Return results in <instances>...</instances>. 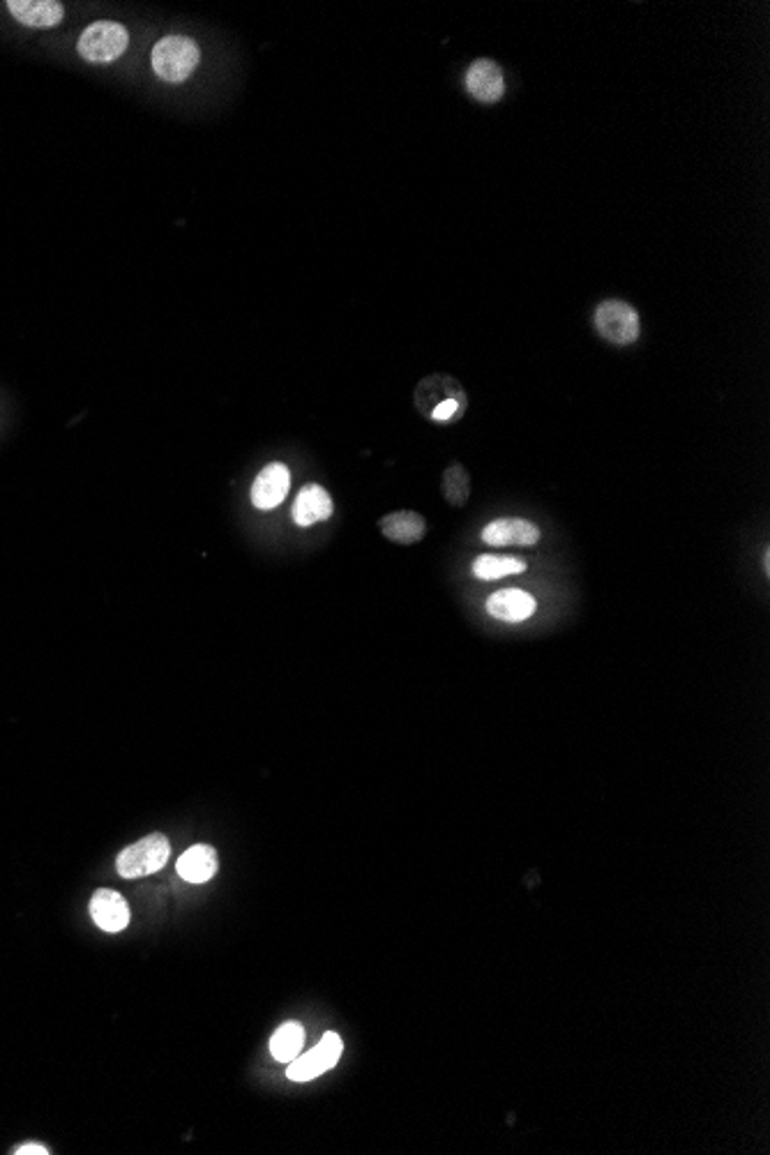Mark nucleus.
I'll return each mask as SVG.
<instances>
[{"instance_id": "obj_18", "label": "nucleus", "mask_w": 770, "mask_h": 1155, "mask_svg": "<svg viewBox=\"0 0 770 1155\" xmlns=\"http://www.w3.org/2000/svg\"><path fill=\"white\" fill-rule=\"evenodd\" d=\"M342 1049H344V1045H342V1040H339L337 1033L330 1031V1033H326V1036H323L321 1043L314 1047V1052H316V1056H319L323 1070H330V1068L337 1066L339 1056H342Z\"/></svg>"}, {"instance_id": "obj_9", "label": "nucleus", "mask_w": 770, "mask_h": 1155, "mask_svg": "<svg viewBox=\"0 0 770 1155\" xmlns=\"http://www.w3.org/2000/svg\"><path fill=\"white\" fill-rule=\"evenodd\" d=\"M538 609V602L531 593L522 591V588H503V591L494 593L487 600L489 616L503 623H522L528 621Z\"/></svg>"}, {"instance_id": "obj_6", "label": "nucleus", "mask_w": 770, "mask_h": 1155, "mask_svg": "<svg viewBox=\"0 0 770 1155\" xmlns=\"http://www.w3.org/2000/svg\"><path fill=\"white\" fill-rule=\"evenodd\" d=\"M291 487V473L284 464H268L256 475L252 485V503L256 510H275L284 503Z\"/></svg>"}, {"instance_id": "obj_12", "label": "nucleus", "mask_w": 770, "mask_h": 1155, "mask_svg": "<svg viewBox=\"0 0 770 1155\" xmlns=\"http://www.w3.org/2000/svg\"><path fill=\"white\" fill-rule=\"evenodd\" d=\"M379 526L385 538L390 542H397V545H415V542H420L427 533L425 519H422L418 512L411 510H399L392 512V515H385Z\"/></svg>"}, {"instance_id": "obj_10", "label": "nucleus", "mask_w": 770, "mask_h": 1155, "mask_svg": "<svg viewBox=\"0 0 770 1155\" xmlns=\"http://www.w3.org/2000/svg\"><path fill=\"white\" fill-rule=\"evenodd\" d=\"M7 10L26 28H54L65 17L63 5L56 0H10Z\"/></svg>"}, {"instance_id": "obj_16", "label": "nucleus", "mask_w": 770, "mask_h": 1155, "mask_svg": "<svg viewBox=\"0 0 770 1155\" xmlns=\"http://www.w3.org/2000/svg\"><path fill=\"white\" fill-rule=\"evenodd\" d=\"M441 492L445 496V501L450 505H455V508H464L468 503V496H471V478H468V471L464 464H450L445 468L443 473V480H441Z\"/></svg>"}, {"instance_id": "obj_15", "label": "nucleus", "mask_w": 770, "mask_h": 1155, "mask_svg": "<svg viewBox=\"0 0 770 1155\" xmlns=\"http://www.w3.org/2000/svg\"><path fill=\"white\" fill-rule=\"evenodd\" d=\"M303 1043H305L303 1026L296 1022H286L284 1026H279L273 1040H270V1052H273L277 1061L289 1063L300 1054Z\"/></svg>"}, {"instance_id": "obj_4", "label": "nucleus", "mask_w": 770, "mask_h": 1155, "mask_svg": "<svg viewBox=\"0 0 770 1155\" xmlns=\"http://www.w3.org/2000/svg\"><path fill=\"white\" fill-rule=\"evenodd\" d=\"M595 330L609 344L628 346L639 337V314L623 300H607L595 309Z\"/></svg>"}, {"instance_id": "obj_11", "label": "nucleus", "mask_w": 770, "mask_h": 1155, "mask_svg": "<svg viewBox=\"0 0 770 1155\" xmlns=\"http://www.w3.org/2000/svg\"><path fill=\"white\" fill-rule=\"evenodd\" d=\"M332 510H335V505H332V498L326 489L321 485H307L300 489L291 515L298 526H314L323 522V519H330Z\"/></svg>"}, {"instance_id": "obj_7", "label": "nucleus", "mask_w": 770, "mask_h": 1155, "mask_svg": "<svg viewBox=\"0 0 770 1155\" xmlns=\"http://www.w3.org/2000/svg\"><path fill=\"white\" fill-rule=\"evenodd\" d=\"M466 90L473 100L482 104H496L505 93L503 70L489 58H478L466 72Z\"/></svg>"}, {"instance_id": "obj_3", "label": "nucleus", "mask_w": 770, "mask_h": 1155, "mask_svg": "<svg viewBox=\"0 0 770 1155\" xmlns=\"http://www.w3.org/2000/svg\"><path fill=\"white\" fill-rule=\"evenodd\" d=\"M171 844L164 835L153 833L143 837L137 844L120 851L116 860V870L123 879H139L148 877V874L160 872L162 867L169 863Z\"/></svg>"}, {"instance_id": "obj_19", "label": "nucleus", "mask_w": 770, "mask_h": 1155, "mask_svg": "<svg viewBox=\"0 0 770 1155\" xmlns=\"http://www.w3.org/2000/svg\"><path fill=\"white\" fill-rule=\"evenodd\" d=\"M462 411H464V397L459 399V397L455 395V397L443 399V402L436 404L434 409H429L427 415H429V418H432V420H436V422H450V420L459 418V415H462Z\"/></svg>"}, {"instance_id": "obj_20", "label": "nucleus", "mask_w": 770, "mask_h": 1155, "mask_svg": "<svg viewBox=\"0 0 770 1155\" xmlns=\"http://www.w3.org/2000/svg\"><path fill=\"white\" fill-rule=\"evenodd\" d=\"M14 1153H17V1155H35V1153H37V1155H47L49 1151L44 1149V1146H40V1144H24V1146H19V1149L14 1151Z\"/></svg>"}, {"instance_id": "obj_17", "label": "nucleus", "mask_w": 770, "mask_h": 1155, "mask_svg": "<svg viewBox=\"0 0 770 1155\" xmlns=\"http://www.w3.org/2000/svg\"><path fill=\"white\" fill-rule=\"evenodd\" d=\"M323 1073H326V1070H323L319 1056H316V1052L312 1049V1052H307V1054H303V1056L298 1054L296 1059L289 1061V1070H286V1077H289L291 1082H309V1079L319 1077V1075H323Z\"/></svg>"}, {"instance_id": "obj_5", "label": "nucleus", "mask_w": 770, "mask_h": 1155, "mask_svg": "<svg viewBox=\"0 0 770 1155\" xmlns=\"http://www.w3.org/2000/svg\"><path fill=\"white\" fill-rule=\"evenodd\" d=\"M482 542L489 547H533L540 542V528L517 517L494 519L482 531Z\"/></svg>"}, {"instance_id": "obj_21", "label": "nucleus", "mask_w": 770, "mask_h": 1155, "mask_svg": "<svg viewBox=\"0 0 770 1155\" xmlns=\"http://www.w3.org/2000/svg\"><path fill=\"white\" fill-rule=\"evenodd\" d=\"M764 568H766V572H770V551H766V556H764Z\"/></svg>"}, {"instance_id": "obj_8", "label": "nucleus", "mask_w": 770, "mask_h": 1155, "mask_svg": "<svg viewBox=\"0 0 770 1155\" xmlns=\"http://www.w3.org/2000/svg\"><path fill=\"white\" fill-rule=\"evenodd\" d=\"M90 916L104 932H120L130 925V904L116 890L100 888L90 900Z\"/></svg>"}, {"instance_id": "obj_14", "label": "nucleus", "mask_w": 770, "mask_h": 1155, "mask_svg": "<svg viewBox=\"0 0 770 1155\" xmlns=\"http://www.w3.org/2000/svg\"><path fill=\"white\" fill-rule=\"evenodd\" d=\"M526 568L528 565H526L524 558L482 554V556L475 558L473 575L482 581H494V579H503V577H510V575H522V572H526Z\"/></svg>"}, {"instance_id": "obj_13", "label": "nucleus", "mask_w": 770, "mask_h": 1155, "mask_svg": "<svg viewBox=\"0 0 770 1155\" xmlns=\"http://www.w3.org/2000/svg\"><path fill=\"white\" fill-rule=\"evenodd\" d=\"M217 851L208 844H194L178 858V874L190 883H206L217 874Z\"/></svg>"}, {"instance_id": "obj_2", "label": "nucleus", "mask_w": 770, "mask_h": 1155, "mask_svg": "<svg viewBox=\"0 0 770 1155\" xmlns=\"http://www.w3.org/2000/svg\"><path fill=\"white\" fill-rule=\"evenodd\" d=\"M130 44V33L118 21H95L83 30L77 44V51L88 63H113L125 54Z\"/></svg>"}, {"instance_id": "obj_1", "label": "nucleus", "mask_w": 770, "mask_h": 1155, "mask_svg": "<svg viewBox=\"0 0 770 1155\" xmlns=\"http://www.w3.org/2000/svg\"><path fill=\"white\" fill-rule=\"evenodd\" d=\"M199 60V44L185 35L162 37L153 47V54H150L153 72L166 83H183L190 79L196 67H199Z\"/></svg>"}]
</instances>
